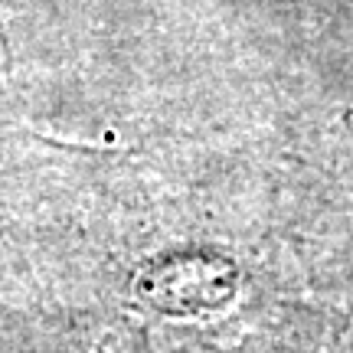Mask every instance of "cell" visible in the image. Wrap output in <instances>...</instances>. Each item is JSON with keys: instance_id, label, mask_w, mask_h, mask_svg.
<instances>
[{"instance_id": "obj_1", "label": "cell", "mask_w": 353, "mask_h": 353, "mask_svg": "<svg viewBox=\"0 0 353 353\" xmlns=\"http://www.w3.org/2000/svg\"><path fill=\"white\" fill-rule=\"evenodd\" d=\"M138 298L167 317H206L226 311L239 294V268L213 249H174L134 278Z\"/></svg>"}]
</instances>
